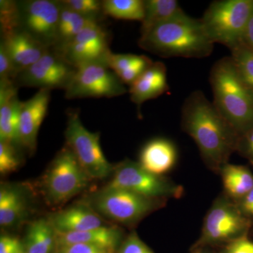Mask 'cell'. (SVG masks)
Wrapping results in <instances>:
<instances>
[{
  "instance_id": "obj_39",
  "label": "cell",
  "mask_w": 253,
  "mask_h": 253,
  "mask_svg": "<svg viewBox=\"0 0 253 253\" xmlns=\"http://www.w3.org/2000/svg\"><path fill=\"white\" fill-rule=\"evenodd\" d=\"M243 42L246 45L253 50V11L251 18H250L246 32H245Z\"/></svg>"
},
{
  "instance_id": "obj_18",
  "label": "cell",
  "mask_w": 253,
  "mask_h": 253,
  "mask_svg": "<svg viewBox=\"0 0 253 253\" xmlns=\"http://www.w3.org/2000/svg\"><path fill=\"white\" fill-rule=\"evenodd\" d=\"M56 233L79 232L102 226V221L93 208L76 206L52 214L48 219Z\"/></svg>"
},
{
  "instance_id": "obj_13",
  "label": "cell",
  "mask_w": 253,
  "mask_h": 253,
  "mask_svg": "<svg viewBox=\"0 0 253 253\" xmlns=\"http://www.w3.org/2000/svg\"><path fill=\"white\" fill-rule=\"evenodd\" d=\"M50 99L51 90L42 89L23 102L20 113V144L31 153L36 149L38 132L47 113Z\"/></svg>"
},
{
  "instance_id": "obj_2",
  "label": "cell",
  "mask_w": 253,
  "mask_h": 253,
  "mask_svg": "<svg viewBox=\"0 0 253 253\" xmlns=\"http://www.w3.org/2000/svg\"><path fill=\"white\" fill-rule=\"evenodd\" d=\"M138 45L163 58L203 59L214 49L201 19L186 14L141 33Z\"/></svg>"
},
{
  "instance_id": "obj_7",
  "label": "cell",
  "mask_w": 253,
  "mask_h": 253,
  "mask_svg": "<svg viewBox=\"0 0 253 253\" xmlns=\"http://www.w3.org/2000/svg\"><path fill=\"white\" fill-rule=\"evenodd\" d=\"M89 176L67 146L56 155L44 177V190L52 204H64L83 191Z\"/></svg>"
},
{
  "instance_id": "obj_24",
  "label": "cell",
  "mask_w": 253,
  "mask_h": 253,
  "mask_svg": "<svg viewBox=\"0 0 253 253\" xmlns=\"http://www.w3.org/2000/svg\"><path fill=\"white\" fill-rule=\"evenodd\" d=\"M22 196L16 189L3 187L0 190V224L2 226L14 225L24 212Z\"/></svg>"
},
{
  "instance_id": "obj_5",
  "label": "cell",
  "mask_w": 253,
  "mask_h": 253,
  "mask_svg": "<svg viewBox=\"0 0 253 253\" xmlns=\"http://www.w3.org/2000/svg\"><path fill=\"white\" fill-rule=\"evenodd\" d=\"M251 224V219L240 212L229 197L219 198L208 211L201 236L193 249L228 244L248 234Z\"/></svg>"
},
{
  "instance_id": "obj_14",
  "label": "cell",
  "mask_w": 253,
  "mask_h": 253,
  "mask_svg": "<svg viewBox=\"0 0 253 253\" xmlns=\"http://www.w3.org/2000/svg\"><path fill=\"white\" fill-rule=\"evenodd\" d=\"M1 36V43L9 54L17 75L36 63L49 49L21 28Z\"/></svg>"
},
{
  "instance_id": "obj_15",
  "label": "cell",
  "mask_w": 253,
  "mask_h": 253,
  "mask_svg": "<svg viewBox=\"0 0 253 253\" xmlns=\"http://www.w3.org/2000/svg\"><path fill=\"white\" fill-rule=\"evenodd\" d=\"M17 91L13 82H0V141L14 146L20 144V113L23 104Z\"/></svg>"
},
{
  "instance_id": "obj_38",
  "label": "cell",
  "mask_w": 253,
  "mask_h": 253,
  "mask_svg": "<svg viewBox=\"0 0 253 253\" xmlns=\"http://www.w3.org/2000/svg\"><path fill=\"white\" fill-rule=\"evenodd\" d=\"M236 205L240 212L242 213L245 217L251 219L253 217V189L251 190L242 199L236 201Z\"/></svg>"
},
{
  "instance_id": "obj_19",
  "label": "cell",
  "mask_w": 253,
  "mask_h": 253,
  "mask_svg": "<svg viewBox=\"0 0 253 253\" xmlns=\"http://www.w3.org/2000/svg\"><path fill=\"white\" fill-rule=\"evenodd\" d=\"M122 239L123 233L121 229L102 226L79 232L56 233V248L67 245L82 244L116 251L122 244Z\"/></svg>"
},
{
  "instance_id": "obj_3",
  "label": "cell",
  "mask_w": 253,
  "mask_h": 253,
  "mask_svg": "<svg viewBox=\"0 0 253 253\" xmlns=\"http://www.w3.org/2000/svg\"><path fill=\"white\" fill-rule=\"evenodd\" d=\"M213 104L240 137L253 126V92L229 57L218 60L210 75Z\"/></svg>"
},
{
  "instance_id": "obj_6",
  "label": "cell",
  "mask_w": 253,
  "mask_h": 253,
  "mask_svg": "<svg viewBox=\"0 0 253 253\" xmlns=\"http://www.w3.org/2000/svg\"><path fill=\"white\" fill-rule=\"evenodd\" d=\"M65 136L66 146L73 151L89 179H103L114 170L101 149L99 133L86 129L76 110L68 114Z\"/></svg>"
},
{
  "instance_id": "obj_10",
  "label": "cell",
  "mask_w": 253,
  "mask_h": 253,
  "mask_svg": "<svg viewBox=\"0 0 253 253\" xmlns=\"http://www.w3.org/2000/svg\"><path fill=\"white\" fill-rule=\"evenodd\" d=\"M161 199H150L122 189L101 190L92 200L94 211L113 221L133 224L161 206Z\"/></svg>"
},
{
  "instance_id": "obj_4",
  "label": "cell",
  "mask_w": 253,
  "mask_h": 253,
  "mask_svg": "<svg viewBox=\"0 0 253 253\" xmlns=\"http://www.w3.org/2000/svg\"><path fill=\"white\" fill-rule=\"evenodd\" d=\"M253 11V0L214 1L201 21L214 44L219 43L231 50L242 42Z\"/></svg>"
},
{
  "instance_id": "obj_26",
  "label": "cell",
  "mask_w": 253,
  "mask_h": 253,
  "mask_svg": "<svg viewBox=\"0 0 253 253\" xmlns=\"http://www.w3.org/2000/svg\"><path fill=\"white\" fill-rule=\"evenodd\" d=\"M231 51V59L241 78L253 92V50L242 42Z\"/></svg>"
},
{
  "instance_id": "obj_17",
  "label": "cell",
  "mask_w": 253,
  "mask_h": 253,
  "mask_svg": "<svg viewBox=\"0 0 253 253\" xmlns=\"http://www.w3.org/2000/svg\"><path fill=\"white\" fill-rule=\"evenodd\" d=\"M177 158L175 146L168 139H153L141 150L139 164L147 172L162 176L174 168Z\"/></svg>"
},
{
  "instance_id": "obj_22",
  "label": "cell",
  "mask_w": 253,
  "mask_h": 253,
  "mask_svg": "<svg viewBox=\"0 0 253 253\" xmlns=\"http://www.w3.org/2000/svg\"><path fill=\"white\" fill-rule=\"evenodd\" d=\"M141 33L161 23L184 16L186 13L176 0H146Z\"/></svg>"
},
{
  "instance_id": "obj_31",
  "label": "cell",
  "mask_w": 253,
  "mask_h": 253,
  "mask_svg": "<svg viewBox=\"0 0 253 253\" xmlns=\"http://www.w3.org/2000/svg\"><path fill=\"white\" fill-rule=\"evenodd\" d=\"M118 253H154L136 232L129 234L118 249Z\"/></svg>"
},
{
  "instance_id": "obj_1",
  "label": "cell",
  "mask_w": 253,
  "mask_h": 253,
  "mask_svg": "<svg viewBox=\"0 0 253 253\" xmlns=\"http://www.w3.org/2000/svg\"><path fill=\"white\" fill-rule=\"evenodd\" d=\"M181 127L194 139L201 157L213 170H220L238 149L240 136L202 91H193L183 104Z\"/></svg>"
},
{
  "instance_id": "obj_9",
  "label": "cell",
  "mask_w": 253,
  "mask_h": 253,
  "mask_svg": "<svg viewBox=\"0 0 253 253\" xmlns=\"http://www.w3.org/2000/svg\"><path fill=\"white\" fill-rule=\"evenodd\" d=\"M128 90L107 63L95 62L76 68V73L65 89L66 99L113 98Z\"/></svg>"
},
{
  "instance_id": "obj_32",
  "label": "cell",
  "mask_w": 253,
  "mask_h": 253,
  "mask_svg": "<svg viewBox=\"0 0 253 253\" xmlns=\"http://www.w3.org/2000/svg\"><path fill=\"white\" fill-rule=\"evenodd\" d=\"M17 72L4 45L0 43V82H14Z\"/></svg>"
},
{
  "instance_id": "obj_28",
  "label": "cell",
  "mask_w": 253,
  "mask_h": 253,
  "mask_svg": "<svg viewBox=\"0 0 253 253\" xmlns=\"http://www.w3.org/2000/svg\"><path fill=\"white\" fill-rule=\"evenodd\" d=\"M64 6L75 12L99 20L100 14H103L102 1L98 0H63L61 1Z\"/></svg>"
},
{
  "instance_id": "obj_11",
  "label": "cell",
  "mask_w": 253,
  "mask_h": 253,
  "mask_svg": "<svg viewBox=\"0 0 253 253\" xmlns=\"http://www.w3.org/2000/svg\"><path fill=\"white\" fill-rule=\"evenodd\" d=\"M76 71V68L65 61L57 51H51L49 48L36 63L18 73L14 83L17 87L65 90Z\"/></svg>"
},
{
  "instance_id": "obj_23",
  "label": "cell",
  "mask_w": 253,
  "mask_h": 253,
  "mask_svg": "<svg viewBox=\"0 0 253 253\" xmlns=\"http://www.w3.org/2000/svg\"><path fill=\"white\" fill-rule=\"evenodd\" d=\"M61 4L62 8L60 14L56 47L71 41L85 28L99 25V20L82 16L64 6L62 3Z\"/></svg>"
},
{
  "instance_id": "obj_36",
  "label": "cell",
  "mask_w": 253,
  "mask_h": 253,
  "mask_svg": "<svg viewBox=\"0 0 253 253\" xmlns=\"http://www.w3.org/2000/svg\"><path fill=\"white\" fill-rule=\"evenodd\" d=\"M24 245L14 236L3 235L0 238V253H25Z\"/></svg>"
},
{
  "instance_id": "obj_33",
  "label": "cell",
  "mask_w": 253,
  "mask_h": 253,
  "mask_svg": "<svg viewBox=\"0 0 253 253\" xmlns=\"http://www.w3.org/2000/svg\"><path fill=\"white\" fill-rule=\"evenodd\" d=\"M153 61L150 60L147 56H145L143 61L140 63L132 66V67L119 73L118 75V77L121 78V81L124 84H128L130 86L131 84L134 83L141 75L146 71V70L152 64Z\"/></svg>"
},
{
  "instance_id": "obj_12",
  "label": "cell",
  "mask_w": 253,
  "mask_h": 253,
  "mask_svg": "<svg viewBox=\"0 0 253 253\" xmlns=\"http://www.w3.org/2000/svg\"><path fill=\"white\" fill-rule=\"evenodd\" d=\"M21 28L46 47L56 45L57 41L61 1L30 0L18 2Z\"/></svg>"
},
{
  "instance_id": "obj_40",
  "label": "cell",
  "mask_w": 253,
  "mask_h": 253,
  "mask_svg": "<svg viewBox=\"0 0 253 253\" xmlns=\"http://www.w3.org/2000/svg\"><path fill=\"white\" fill-rule=\"evenodd\" d=\"M192 253H212L211 252H209L208 251H206L204 249H195L194 252Z\"/></svg>"
},
{
  "instance_id": "obj_27",
  "label": "cell",
  "mask_w": 253,
  "mask_h": 253,
  "mask_svg": "<svg viewBox=\"0 0 253 253\" xmlns=\"http://www.w3.org/2000/svg\"><path fill=\"white\" fill-rule=\"evenodd\" d=\"M0 27L2 36L21 28L18 2L10 0L0 1Z\"/></svg>"
},
{
  "instance_id": "obj_8",
  "label": "cell",
  "mask_w": 253,
  "mask_h": 253,
  "mask_svg": "<svg viewBox=\"0 0 253 253\" xmlns=\"http://www.w3.org/2000/svg\"><path fill=\"white\" fill-rule=\"evenodd\" d=\"M111 180L104 189H122L150 199L177 198L182 196L181 186L154 175L144 169L139 163L126 160L114 168Z\"/></svg>"
},
{
  "instance_id": "obj_37",
  "label": "cell",
  "mask_w": 253,
  "mask_h": 253,
  "mask_svg": "<svg viewBox=\"0 0 253 253\" xmlns=\"http://www.w3.org/2000/svg\"><path fill=\"white\" fill-rule=\"evenodd\" d=\"M237 150L253 164V126L240 137Z\"/></svg>"
},
{
  "instance_id": "obj_21",
  "label": "cell",
  "mask_w": 253,
  "mask_h": 253,
  "mask_svg": "<svg viewBox=\"0 0 253 253\" xmlns=\"http://www.w3.org/2000/svg\"><path fill=\"white\" fill-rule=\"evenodd\" d=\"M24 248L27 253H51L56 247V233L49 221L41 219L28 227Z\"/></svg>"
},
{
  "instance_id": "obj_35",
  "label": "cell",
  "mask_w": 253,
  "mask_h": 253,
  "mask_svg": "<svg viewBox=\"0 0 253 253\" xmlns=\"http://www.w3.org/2000/svg\"><path fill=\"white\" fill-rule=\"evenodd\" d=\"M112 250L88 244H71L57 248L55 253H115Z\"/></svg>"
},
{
  "instance_id": "obj_16",
  "label": "cell",
  "mask_w": 253,
  "mask_h": 253,
  "mask_svg": "<svg viewBox=\"0 0 253 253\" xmlns=\"http://www.w3.org/2000/svg\"><path fill=\"white\" fill-rule=\"evenodd\" d=\"M168 90L167 68L161 61L153 62L128 89L131 101L138 108L146 101L156 99Z\"/></svg>"
},
{
  "instance_id": "obj_25",
  "label": "cell",
  "mask_w": 253,
  "mask_h": 253,
  "mask_svg": "<svg viewBox=\"0 0 253 253\" xmlns=\"http://www.w3.org/2000/svg\"><path fill=\"white\" fill-rule=\"evenodd\" d=\"M103 14L116 19L142 21L145 14L143 0H104Z\"/></svg>"
},
{
  "instance_id": "obj_30",
  "label": "cell",
  "mask_w": 253,
  "mask_h": 253,
  "mask_svg": "<svg viewBox=\"0 0 253 253\" xmlns=\"http://www.w3.org/2000/svg\"><path fill=\"white\" fill-rule=\"evenodd\" d=\"M20 162L14 145L0 141V172L7 174L15 172Z\"/></svg>"
},
{
  "instance_id": "obj_29",
  "label": "cell",
  "mask_w": 253,
  "mask_h": 253,
  "mask_svg": "<svg viewBox=\"0 0 253 253\" xmlns=\"http://www.w3.org/2000/svg\"><path fill=\"white\" fill-rule=\"evenodd\" d=\"M145 56L143 55L138 56L131 54H114L111 51L108 56L106 63L108 66L118 75L140 63L144 60Z\"/></svg>"
},
{
  "instance_id": "obj_20",
  "label": "cell",
  "mask_w": 253,
  "mask_h": 253,
  "mask_svg": "<svg viewBox=\"0 0 253 253\" xmlns=\"http://www.w3.org/2000/svg\"><path fill=\"white\" fill-rule=\"evenodd\" d=\"M219 172L229 199L238 201L253 189V174L249 168L226 163Z\"/></svg>"
},
{
  "instance_id": "obj_41",
  "label": "cell",
  "mask_w": 253,
  "mask_h": 253,
  "mask_svg": "<svg viewBox=\"0 0 253 253\" xmlns=\"http://www.w3.org/2000/svg\"></svg>"
},
{
  "instance_id": "obj_34",
  "label": "cell",
  "mask_w": 253,
  "mask_h": 253,
  "mask_svg": "<svg viewBox=\"0 0 253 253\" xmlns=\"http://www.w3.org/2000/svg\"><path fill=\"white\" fill-rule=\"evenodd\" d=\"M218 253H253V241L246 234L224 245Z\"/></svg>"
}]
</instances>
